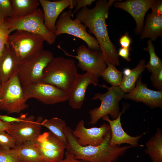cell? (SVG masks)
<instances>
[{
	"mask_svg": "<svg viewBox=\"0 0 162 162\" xmlns=\"http://www.w3.org/2000/svg\"><path fill=\"white\" fill-rule=\"evenodd\" d=\"M115 1H98L93 8L81 9L76 13V17L95 37L106 63L118 66L120 62L118 52L110 38L106 22L109 9Z\"/></svg>",
	"mask_w": 162,
	"mask_h": 162,
	"instance_id": "obj_1",
	"label": "cell"
},
{
	"mask_svg": "<svg viewBox=\"0 0 162 162\" xmlns=\"http://www.w3.org/2000/svg\"><path fill=\"white\" fill-rule=\"evenodd\" d=\"M63 132L68 142L66 151L72 154L76 159L87 162H115L125 154L128 149L132 147L130 145L122 147L110 145V130L106 135L103 142L97 146L80 145L70 127L66 126Z\"/></svg>",
	"mask_w": 162,
	"mask_h": 162,
	"instance_id": "obj_2",
	"label": "cell"
},
{
	"mask_svg": "<svg viewBox=\"0 0 162 162\" xmlns=\"http://www.w3.org/2000/svg\"><path fill=\"white\" fill-rule=\"evenodd\" d=\"M78 74L74 59L54 57L44 68L41 81L70 93Z\"/></svg>",
	"mask_w": 162,
	"mask_h": 162,
	"instance_id": "obj_3",
	"label": "cell"
},
{
	"mask_svg": "<svg viewBox=\"0 0 162 162\" xmlns=\"http://www.w3.org/2000/svg\"><path fill=\"white\" fill-rule=\"evenodd\" d=\"M100 86L106 88L107 91L103 94L95 93L92 98V100H99L101 104L98 107L89 111L90 120L88 124L94 125L96 124L100 118L106 115H109L113 120L116 119L120 113L119 104L123 98L125 93L119 86L108 87L105 84Z\"/></svg>",
	"mask_w": 162,
	"mask_h": 162,
	"instance_id": "obj_4",
	"label": "cell"
},
{
	"mask_svg": "<svg viewBox=\"0 0 162 162\" xmlns=\"http://www.w3.org/2000/svg\"><path fill=\"white\" fill-rule=\"evenodd\" d=\"M4 25L10 34L15 30H22L41 36L49 45H52L55 42L57 36L45 27L44 13L40 8H38L33 13L23 17L7 18Z\"/></svg>",
	"mask_w": 162,
	"mask_h": 162,
	"instance_id": "obj_5",
	"label": "cell"
},
{
	"mask_svg": "<svg viewBox=\"0 0 162 162\" xmlns=\"http://www.w3.org/2000/svg\"><path fill=\"white\" fill-rule=\"evenodd\" d=\"M54 57L51 52L43 49L19 62L17 74L22 86L41 81L44 68Z\"/></svg>",
	"mask_w": 162,
	"mask_h": 162,
	"instance_id": "obj_6",
	"label": "cell"
},
{
	"mask_svg": "<svg viewBox=\"0 0 162 162\" xmlns=\"http://www.w3.org/2000/svg\"><path fill=\"white\" fill-rule=\"evenodd\" d=\"M17 72L0 87V110L8 114L19 113L27 107Z\"/></svg>",
	"mask_w": 162,
	"mask_h": 162,
	"instance_id": "obj_7",
	"label": "cell"
},
{
	"mask_svg": "<svg viewBox=\"0 0 162 162\" xmlns=\"http://www.w3.org/2000/svg\"><path fill=\"white\" fill-rule=\"evenodd\" d=\"M44 41L43 38L38 34L17 30L8 35L6 45L12 49L20 62L43 49Z\"/></svg>",
	"mask_w": 162,
	"mask_h": 162,
	"instance_id": "obj_8",
	"label": "cell"
},
{
	"mask_svg": "<svg viewBox=\"0 0 162 162\" xmlns=\"http://www.w3.org/2000/svg\"><path fill=\"white\" fill-rule=\"evenodd\" d=\"M72 10L63 11L59 15L56 24L55 33L57 36L61 34H66L73 35L84 41L88 48L91 50H99L100 46L96 38L86 31V26L78 18L72 20Z\"/></svg>",
	"mask_w": 162,
	"mask_h": 162,
	"instance_id": "obj_9",
	"label": "cell"
},
{
	"mask_svg": "<svg viewBox=\"0 0 162 162\" xmlns=\"http://www.w3.org/2000/svg\"><path fill=\"white\" fill-rule=\"evenodd\" d=\"M22 87L25 97L27 100L34 98L47 105H53L68 100L70 93L41 81Z\"/></svg>",
	"mask_w": 162,
	"mask_h": 162,
	"instance_id": "obj_10",
	"label": "cell"
},
{
	"mask_svg": "<svg viewBox=\"0 0 162 162\" xmlns=\"http://www.w3.org/2000/svg\"><path fill=\"white\" fill-rule=\"evenodd\" d=\"M57 46L66 56L77 59V66L82 70L92 74L98 77L107 67V63L101 50H91L85 45L82 44L77 49V55L74 56L67 53L59 45Z\"/></svg>",
	"mask_w": 162,
	"mask_h": 162,
	"instance_id": "obj_11",
	"label": "cell"
},
{
	"mask_svg": "<svg viewBox=\"0 0 162 162\" xmlns=\"http://www.w3.org/2000/svg\"><path fill=\"white\" fill-rule=\"evenodd\" d=\"M34 142L44 162H58L63 159L66 146L50 131L40 134Z\"/></svg>",
	"mask_w": 162,
	"mask_h": 162,
	"instance_id": "obj_12",
	"label": "cell"
},
{
	"mask_svg": "<svg viewBox=\"0 0 162 162\" xmlns=\"http://www.w3.org/2000/svg\"><path fill=\"white\" fill-rule=\"evenodd\" d=\"M43 120L42 117L35 120L34 116H27L21 121L11 123L7 133L14 139L16 145L25 141H34L40 134V123Z\"/></svg>",
	"mask_w": 162,
	"mask_h": 162,
	"instance_id": "obj_13",
	"label": "cell"
},
{
	"mask_svg": "<svg viewBox=\"0 0 162 162\" xmlns=\"http://www.w3.org/2000/svg\"><path fill=\"white\" fill-rule=\"evenodd\" d=\"M84 121L81 120L77 124L72 134L76 138L78 143L82 146H97L104 141L106 134L110 130L108 124L104 123L99 127L87 128Z\"/></svg>",
	"mask_w": 162,
	"mask_h": 162,
	"instance_id": "obj_14",
	"label": "cell"
},
{
	"mask_svg": "<svg viewBox=\"0 0 162 162\" xmlns=\"http://www.w3.org/2000/svg\"><path fill=\"white\" fill-rule=\"evenodd\" d=\"M141 75L138 78L134 88L124 94L123 98L141 102L151 108H162V91H154L148 88L141 81Z\"/></svg>",
	"mask_w": 162,
	"mask_h": 162,
	"instance_id": "obj_15",
	"label": "cell"
},
{
	"mask_svg": "<svg viewBox=\"0 0 162 162\" xmlns=\"http://www.w3.org/2000/svg\"><path fill=\"white\" fill-rule=\"evenodd\" d=\"M98 77L86 72L78 74L68 99L70 106L73 109L81 108L85 98L86 90L90 84L96 86L98 85Z\"/></svg>",
	"mask_w": 162,
	"mask_h": 162,
	"instance_id": "obj_16",
	"label": "cell"
},
{
	"mask_svg": "<svg viewBox=\"0 0 162 162\" xmlns=\"http://www.w3.org/2000/svg\"><path fill=\"white\" fill-rule=\"evenodd\" d=\"M154 1V0H128L115 2L114 6L125 11L131 15L136 24L135 32L139 34L142 30L145 15Z\"/></svg>",
	"mask_w": 162,
	"mask_h": 162,
	"instance_id": "obj_17",
	"label": "cell"
},
{
	"mask_svg": "<svg viewBox=\"0 0 162 162\" xmlns=\"http://www.w3.org/2000/svg\"><path fill=\"white\" fill-rule=\"evenodd\" d=\"M127 107L125 106H123L122 111L116 119L111 120L108 115L104 116L101 118L102 120L108 123L110 127L111 136L109 143L111 146H119L126 143L132 147H143V145H138V143L143 134L135 136H131L126 133L122 127L121 122V116Z\"/></svg>",
	"mask_w": 162,
	"mask_h": 162,
	"instance_id": "obj_18",
	"label": "cell"
},
{
	"mask_svg": "<svg viewBox=\"0 0 162 162\" xmlns=\"http://www.w3.org/2000/svg\"><path fill=\"white\" fill-rule=\"evenodd\" d=\"M39 1L43 9L44 25L48 30L55 33L56 23L60 14L68 7L69 6L70 9H73L72 0Z\"/></svg>",
	"mask_w": 162,
	"mask_h": 162,
	"instance_id": "obj_19",
	"label": "cell"
},
{
	"mask_svg": "<svg viewBox=\"0 0 162 162\" xmlns=\"http://www.w3.org/2000/svg\"><path fill=\"white\" fill-rule=\"evenodd\" d=\"M19 63L14 51L6 45L0 56V81L1 84L7 81L17 72Z\"/></svg>",
	"mask_w": 162,
	"mask_h": 162,
	"instance_id": "obj_20",
	"label": "cell"
},
{
	"mask_svg": "<svg viewBox=\"0 0 162 162\" xmlns=\"http://www.w3.org/2000/svg\"><path fill=\"white\" fill-rule=\"evenodd\" d=\"M19 162H44L34 141H25L13 148Z\"/></svg>",
	"mask_w": 162,
	"mask_h": 162,
	"instance_id": "obj_21",
	"label": "cell"
},
{
	"mask_svg": "<svg viewBox=\"0 0 162 162\" xmlns=\"http://www.w3.org/2000/svg\"><path fill=\"white\" fill-rule=\"evenodd\" d=\"M140 38H149L155 41L162 35V16L152 13L148 14L145 26L141 33Z\"/></svg>",
	"mask_w": 162,
	"mask_h": 162,
	"instance_id": "obj_22",
	"label": "cell"
},
{
	"mask_svg": "<svg viewBox=\"0 0 162 162\" xmlns=\"http://www.w3.org/2000/svg\"><path fill=\"white\" fill-rule=\"evenodd\" d=\"M10 18L17 19L29 15L38 8L40 3L38 0H10Z\"/></svg>",
	"mask_w": 162,
	"mask_h": 162,
	"instance_id": "obj_23",
	"label": "cell"
},
{
	"mask_svg": "<svg viewBox=\"0 0 162 162\" xmlns=\"http://www.w3.org/2000/svg\"><path fill=\"white\" fill-rule=\"evenodd\" d=\"M145 153L153 162H162V131L159 128L146 144Z\"/></svg>",
	"mask_w": 162,
	"mask_h": 162,
	"instance_id": "obj_24",
	"label": "cell"
},
{
	"mask_svg": "<svg viewBox=\"0 0 162 162\" xmlns=\"http://www.w3.org/2000/svg\"><path fill=\"white\" fill-rule=\"evenodd\" d=\"M145 60L141 59L137 65L131 70L128 76H123L119 87L124 92L129 93L134 88L138 78L145 69Z\"/></svg>",
	"mask_w": 162,
	"mask_h": 162,
	"instance_id": "obj_25",
	"label": "cell"
},
{
	"mask_svg": "<svg viewBox=\"0 0 162 162\" xmlns=\"http://www.w3.org/2000/svg\"><path fill=\"white\" fill-rule=\"evenodd\" d=\"M40 125L48 128L67 147L68 140L63 132L66 124L64 120L57 117H54L50 119L43 120L40 123Z\"/></svg>",
	"mask_w": 162,
	"mask_h": 162,
	"instance_id": "obj_26",
	"label": "cell"
},
{
	"mask_svg": "<svg viewBox=\"0 0 162 162\" xmlns=\"http://www.w3.org/2000/svg\"><path fill=\"white\" fill-rule=\"evenodd\" d=\"M123 76L122 72L118 70L115 65L107 63L106 68L101 74L100 76L111 86H118L121 84Z\"/></svg>",
	"mask_w": 162,
	"mask_h": 162,
	"instance_id": "obj_27",
	"label": "cell"
},
{
	"mask_svg": "<svg viewBox=\"0 0 162 162\" xmlns=\"http://www.w3.org/2000/svg\"><path fill=\"white\" fill-rule=\"evenodd\" d=\"M147 47L144 48V50L148 52L150 58L148 62L146 64L145 67L152 73L162 68V62L155 52L152 41L149 40L147 41Z\"/></svg>",
	"mask_w": 162,
	"mask_h": 162,
	"instance_id": "obj_28",
	"label": "cell"
},
{
	"mask_svg": "<svg viewBox=\"0 0 162 162\" xmlns=\"http://www.w3.org/2000/svg\"><path fill=\"white\" fill-rule=\"evenodd\" d=\"M16 146L13 137L5 131L0 130V151L7 150Z\"/></svg>",
	"mask_w": 162,
	"mask_h": 162,
	"instance_id": "obj_29",
	"label": "cell"
},
{
	"mask_svg": "<svg viewBox=\"0 0 162 162\" xmlns=\"http://www.w3.org/2000/svg\"><path fill=\"white\" fill-rule=\"evenodd\" d=\"M11 9L10 0H0V26H5V20L10 17Z\"/></svg>",
	"mask_w": 162,
	"mask_h": 162,
	"instance_id": "obj_30",
	"label": "cell"
},
{
	"mask_svg": "<svg viewBox=\"0 0 162 162\" xmlns=\"http://www.w3.org/2000/svg\"><path fill=\"white\" fill-rule=\"evenodd\" d=\"M151 73L150 80L153 86L158 91H162V68Z\"/></svg>",
	"mask_w": 162,
	"mask_h": 162,
	"instance_id": "obj_31",
	"label": "cell"
},
{
	"mask_svg": "<svg viewBox=\"0 0 162 162\" xmlns=\"http://www.w3.org/2000/svg\"><path fill=\"white\" fill-rule=\"evenodd\" d=\"M0 162H19L13 148L0 151Z\"/></svg>",
	"mask_w": 162,
	"mask_h": 162,
	"instance_id": "obj_32",
	"label": "cell"
},
{
	"mask_svg": "<svg viewBox=\"0 0 162 162\" xmlns=\"http://www.w3.org/2000/svg\"><path fill=\"white\" fill-rule=\"evenodd\" d=\"M73 7H75L72 11V15L77 13L81 9L90 6L92 3L95 1L94 0H72Z\"/></svg>",
	"mask_w": 162,
	"mask_h": 162,
	"instance_id": "obj_33",
	"label": "cell"
},
{
	"mask_svg": "<svg viewBox=\"0 0 162 162\" xmlns=\"http://www.w3.org/2000/svg\"><path fill=\"white\" fill-rule=\"evenodd\" d=\"M10 34L5 26H0V56L4 49Z\"/></svg>",
	"mask_w": 162,
	"mask_h": 162,
	"instance_id": "obj_34",
	"label": "cell"
},
{
	"mask_svg": "<svg viewBox=\"0 0 162 162\" xmlns=\"http://www.w3.org/2000/svg\"><path fill=\"white\" fill-rule=\"evenodd\" d=\"M27 116V114H23L20 117H16L7 115H0V120L5 123H8L19 122L23 120Z\"/></svg>",
	"mask_w": 162,
	"mask_h": 162,
	"instance_id": "obj_35",
	"label": "cell"
},
{
	"mask_svg": "<svg viewBox=\"0 0 162 162\" xmlns=\"http://www.w3.org/2000/svg\"><path fill=\"white\" fill-rule=\"evenodd\" d=\"M151 8L152 13L162 16V0H154Z\"/></svg>",
	"mask_w": 162,
	"mask_h": 162,
	"instance_id": "obj_36",
	"label": "cell"
},
{
	"mask_svg": "<svg viewBox=\"0 0 162 162\" xmlns=\"http://www.w3.org/2000/svg\"><path fill=\"white\" fill-rule=\"evenodd\" d=\"M119 42L122 47L129 48L131 39L127 34H125L120 38Z\"/></svg>",
	"mask_w": 162,
	"mask_h": 162,
	"instance_id": "obj_37",
	"label": "cell"
},
{
	"mask_svg": "<svg viewBox=\"0 0 162 162\" xmlns=\"http://www.w3.org/2000/svg\"><path fill=\"white\" fill-rule=\"evenodd\" d=\"M65 158L58 162H87L76 159L74 156L66 151Z\"/></svg>",
	"mask_w": 162,
	"mask_h": 162,
	"instance_id": "obj_38",
	"label": "cell"
},
{
	"mask_svg": "<svg viewBox=\"0 0 162 162\" xmlns=\"http://www.w3.org/2000/svg\"><path fill=\"white\" fill-rule=\"evenodd\" d=\"M130 50V47L128 48L122 47L119 49L118 53V55L122 57L127 61L130 62L131 61V59L129 57Z\"/></svg>",
	"mask_w": 162,
	"mask_h": 162,
	"instance_id": "obj_39",
	"label": "cell"
},
{
	"mask_svg": "<svg viewBox=\"0 0 162 162\" xmlns=\"http://www.w3.org/2000/svg\"><path fill=\"white\" fill-rule=\"evenodd\" d=\"M11 123H5L0 120V130L5 131L7 133L9 130Z\"/></svg>",
	"mask_w": 162,
	"mask_h": 162,
	"instance_id": "obj_40",
	"label": "cell"
},
{
	"mask_svg": "<svg viewBox=\"0 0 162 162\" xmlns=\"http://www.w3.org/2000/svg\"><path fill=\"white\" fill-rule=\"evenodd\" d=\"M131 71V70L128 68H125L123 72V76H128L130 74Z\"/></svg>",
	"mask_w": 162,
	"mask_h": 162,
	"instance_id": "obj_41",
	"label": "cell"
},
{
	"mask_svg": "<svg viewBox=\"0 0 162 162\" xmlns=\"http://www.w3.org/2000/svg\"><path fill=\"white\" fill-rule=\"evenodd\" d=\"M1 82L0 81V86H1Z\"/></svg>",
	"mask_w": 162,
	"mask_h": 162,
	"instance_id": "obj_42",
	"label": "cell"
}]
</instances>
